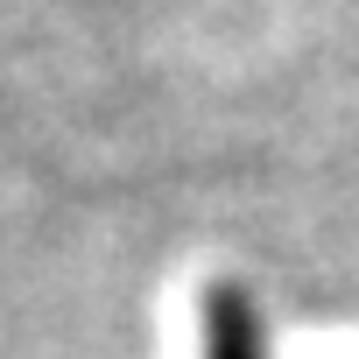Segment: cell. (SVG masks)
I'll use <instances>...</instances> for the list:
<instances>
[{
  "label": "cell",
  "instance_id": "obj_1",
  "mask_svg": "<svg viewBox=\"0 0 359 359\" xmlns=\"http://www.w3.org/2000/svg\"><path fill=\"white\" fill-rule=\"evenodd\" d=\"M205 359H268L261 352V310L240 282L205 289Z\"/></svg>",
  "mask_w": 359,
  "mask_h": 359
}]
</instances>
